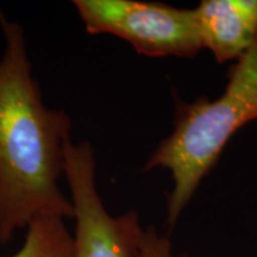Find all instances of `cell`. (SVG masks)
Here are the masks:
<instances>
[{
  "instance_id": "6",
  "label": "cell",
  "mask_w": 257,
  "mask_h": 257,
  "mask_svg": "<svg viewBox=\"0 0 257 257\" xmlns=\"http://www.w3.org/2000/svg\"><path fill=\"white\" fill-rule=\"evenodd\" d=\"M64 221L56 217L32 221L21 248L8 257H72L73 234Z\"/></svg>"
},
{
  "instance_id": "4",
  "label": "cell",
  "mask_w": 257,
  "mask_h": 257,
  "mask_svg": "<svg viewBox=\"0 0 257 257\" xmlns=\"http://www.w3.org/2000/svg\"><path fill=\"white\" fill-rule=\"evenodd\" d=\"M73 206L72 257H137L143 227L135 211L111 216L96 187L94 148L87 141L67 143L64 172Z\"/></svg>"
},
{
  "instance_id": "7",
  "label": "cell",
  "mask_w": 257,
  "mask_h": 257,
  "mask_svg": "<svg viewBox=\"0 0 257 257\" xmlns=\"http://www.w3.org/2000/svg\"><path fill=\"white\" fill-rule=\"evenodd\" d=\"M137 257H173L172 243L167 237L157 233L155 227L148 226L142 230L138 239Z\"/></svg>"
},
{
  "instance_id": "5",
  "label": "cell",
  "mask_w": 257,
  "mask_h": 257,
  "mask_svg": "<svg viewBox=\"0 0 257 257\" xmlns=\"http://www.w3.org/2000/svg\"><path fill=\"white\" fill-rule=\"evenodd\" d=\"M193 11L202 48L218 63L240 59L257 37V0H202Z\"/></svg>"
},
{
  "instance_id": "3",
  "label": "cell",
  "mask_w": 257,
  "mask_h": 257,
  "mask_svg": "<svg viewBox=\"0 0 257 257\" xmlns=\"http://www.w3.org/2000/svg\"><path fill=\"white\" fill-rule=\"evenodd\" d=\"M88 35H111L148 57H192L202 49L193 10L141 0H74Z\"/></svg>"
},
{
  "instance_id": "1",
  "label": "cell",
  "mask_w": 257,
  "mask_h": 257,
  "mask_svg": "<svg viewBox=\"0 0 257 257\" xmlns=\"http://www.w3.org/2000/svg\"><path fill=\"white\" fill-rule=\"evenodd\" d=\"M0 29V245H6L40 218L73 219L61 188L72 119L44 102L23 28L2 10Z\"/></svg>"
},
{
  "instance_id": "2",
  "label": "cell",
  "mask_w": 257,
  "mask_h": 257,
  "mask_svg": "<svg viewBox=\"0 0 257 257\" xmlns=\"http://www.w3.org/2000/svg\"><path fill=\"white\" fill-rule=\"evenodd\" d=\"M257 120V37L231 69L219 98L182 105L174 131L159 144L144 170H169L173 188L167 195V224L173 227L230 138Z\"/></svg>"
}]
</instances>
